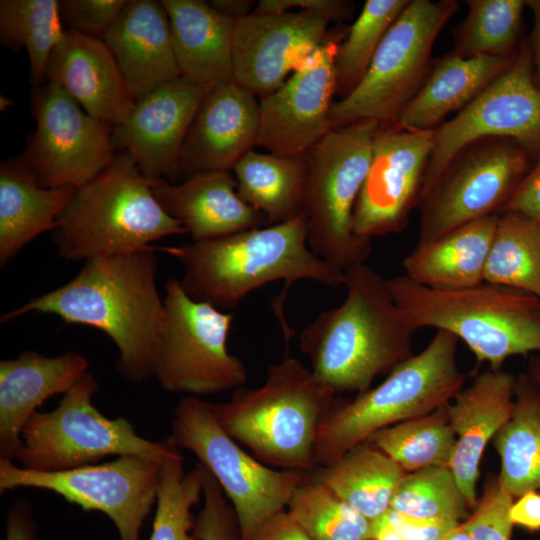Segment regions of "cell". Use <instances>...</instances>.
<instances>
[{"mask_svg": "<svg viewBox=\"0 0 540 540\" xmlns=\"http://www.w3.org/2000/svg\"><path fill=\"white\" fill-rule=\"evenodd\" d=\"M5 540H36L34 521L27 503L17 501L11 506Z\"/></svg>", "mask_w": 540, "mask_h": 540, "instance_id": "681fc988", "label": "cell"}, {"mask_svg": "<svg viewBox=\"0 0 540 540\" xmlns=\"http://www.w3.org/2000/svg\"><path fill=\"white\" fill-rule=\"evenodd\" d=\"M335 395L298 359L284 357L267 367L261 386L239 387L229 401L211 407L224 431L259 461L310 473L316 469L318 428Z\"/></svg>", "mask_w": 540, "mask_h": 540, "instance_id": "277c9868", "label": "cell"}, {"mask_svg": "<svg viewBox=\"0 0 540 540\" xmlns=\"http://www.w3.org/2000/svg\"><path fill=\"white\" fill-rule=\"evenodd\" d=\"M232 170L239 195L265 216L269 226L304 214L307 156L265 154L252 149Z\"/></svg>", "mask_w": 540, "mask_h": 540, "instance_id": "4dcf8cb0", "label": "cell"}, {"mask_svg": "<svg viewBox=\"0 0 540 540\" xmlns=\"http://www.w3.org/2000/svg\"><path fill=\"white\" fill-rule=\"evenodd\" d=\"M503 211L520 213L540 222V160L500 210Z\"/></svg>", "mask_w": 540, "mask_h": 540, "instance_id": "bcb514c9", "label": "cell"}, {"mask_svg": "<svg viewBox=\"0 0 540 540\" xmlns=\"http://www.w3.org/2000/svg\"><path fill=\"white\" fill-rule=\"evenodd\" d=\"M103 41L135 101L181 77L162 1L128 0Z\"/></svg>", "mask_w": 540, "mask_h": 540, "instance_id": "484cf974", "label": "cell"}, {"mask_svg": "<svg viewBox=\"0 0 540 540\" xmlns=\"http://www.w3.org/2000/svg\"><path fill=\"white\" fill-rule=\"evenodd\" d=\"M286 510L312 540H373V521L313 477L297 487Z\"/></svg>", "mask_w": 540, "mask_h": 540, "instance_id": "8d00e7d4", "label": "cell"}, {"mask_svg": "<svg viewBox=\"0 0 540 540\" xmlns=\"http://www.w3.org/2000/svg\"><path fill=\"white\" fill-rule=\"evenodd\" d=\"M46 81L112 127L122 123L136 104L106 43L69 30L49 58Z\"/></svg>", "mask_w": 540, "mask_h": 540, "instance_id": "7402d4cb", "label": "cell"}, {"mask_svg": "<svg viewBox=\"0 0 540 540\" xmlns=\"http://www.w3.org/2000/svg\"><path fill=\"white\" fill-rule=\"evenodd\" d=\"M467 502L450 467L434 466L407 473L390 509L426 522H457L467 515Z\"/></svg>", "mask_w": 540, "mask_h": 540, "instance_id": "ab89813d", "label": "cell"}, {"mask_svg": "<svg viewBox=\"0 0 540 540\" xmlns=\"http://www.w3.org/2000/svg\"><path fill=\"white\" fill-rule=\"evenodd\" d=\"M99 389L88 371L63 394L49 412H35L21 433L17 461L21 467L41 472L69 470L93 464L106 456H138L164 463L180 448L169 436L150 441L139 436L123 417L110 419L93 404Z\"/></svg>", "mask_w": 540, "mask_h": 540, "instance_id": "ba28073f", "label": "cell"}, {"mask_svg": "<svg viewBox=\"0 0 540 540\" xmlns=\"http://www.w3.org/2000/svg\"><path fill=\"white\" fill-rule=\"evenodd\" d=\"M442 540H472L462 525L452 529Z\"/></svg>", "mask_w": 540, "mask_h": 540, "instance_id": "db71d44e", "label": "cell"}, {"mask_svg": "<svg viewBox=\"0 0 540 540\" xmlns=\"http://www.w3.org/2000/svg\"><path fill=\"white\" fill-rule=\"evenodd\" d=\"M153 377L172 393L203 396L244 386V363L227 349L233 314L192 299L180 280L165 284Z\"/></svg>", "mask_w": 540, "mask_h": 540, "instance_id": "7c38bea8", "label": "cell"}, {"mask_svg": "<svg viewBox=\"0 0 540 540\" xmlns=\"http://www.w3.org/2000/svg\"><path fill=\"white\" fill-rule=\"evenodd\" d=\"M171 439L192 452L222 487L232 505L240 540H251L271 515L287 508L308 473L276 470L249 455L220 426L211 403L195 396L175 406Z\"/></svg>", "mask_w": 540, "mask_h": 540, "instance_id": "30bf717a", "label": "cell"}, {"mask_svg": "<svg viewBox=\"0 0 540 540\" xmlns=\"http://www.w3.org/2000/svg\"><path fill=\"white\" fill-rule=\"evenodd\" d=\"M516 385L513 374L490 369L446 405L457 439L450 469L469 508L477 505L475 489L484 449L510 418Z\"/></svg>", "mask_w": 540, "mask_h": 540, "instance_id": "603a6c76", "label": "cell"}, {"mask_svg": "<svg viewBox=\"0 0 540 540\" xmlns=\"http://www.w3.org/2000/svg\"><path fill=\"white\" fill-rule=\"evenodd\" d=\"M77 188H43L18 157L0 164V266L40 234L54 231Z\"/></svg>", "mask_w": 540, "mask_h": 540, "instance_id": "83f0119b", "label": "cell"}, {"mask_svg": "<svg viewBox=\"0 0 540 540\" xmlns=\"http://www.w3.org/2000/svg\"><path fill=\"white\" fill-rule=\"evenodd\" d=\"M456 8L452 0L410 1L387 31L362 80L332 103L333 129L363 120L395 123L423 84L434 42Z\"/></svg>", "mask_w": 540, "mask_h": 540, "instance_id": "8fae6325", "label": "cell"}, {"mask_svg": "<svg viewBox=\"0 0 540 540\" xmlns=\"http://www.w3.org/2000/svg\"><path fill=\"white\" fill-rule=\"evenodd\" d=\"M127 0H61L59 12L65 30L103 40Z\"/></svg>", "mask_w": 540, "mask_h": 540, "instance_id": "ee69618b", "label": "cell"}, {"mask_svg": "<svg viewBox=\"0 0 540 540\" xmlns=\"http://www.w3.org/2000/svg\"><path fill=\"white\" fill-rule=\"evenodd\" d=\"M510 519L529 531L540 530V493L530 491L513 502L510 508Z\"/></svg>", "mask_w": 540, "mask_h": 540, "instance_id": "c3c4849f", "label": "cell"}, {"mask_svg": "<svg viewBox=\"0 0 540 540\" xmlns=\"http://www.w3.org/2000/svg\"><path fill=\"white\" fill-rule=\"evenodd\" d=\"M446 405L427 415L378 430L366 441L407 473L434 466L450 467L457 439Z\"/></svg>", "mask_w": 540, "mask_h": 540, "instance_id": "d590c367", "label": "cell"}, {"mask_svg": "<svg viewBox=\"0 0 540 540\" xmlns=\"http://www.w3.org/2000/svg\"><path fill=\"white\" fill-rule=\"evenodd\" d=\"M516 54L465 58L454 52L445 56L401 110L395 123L411 131L433 130L447 114L466 107L481 94L509 68Z\"/></svg>", "mask_w": 540, "mask_h": 540, "instance_id": "f546056e", "label": "cell"}, {"mask_svg": "<svg viewBox=\"0 0 540 540\" xmlns=\"http://www.w3.org/2000/svg\"><path fill=\"white\" fill-rule=\"evenodd\" d=\"M409 0H367L338 45L334 58L336 93L342 98L362 80L389 28Z\"/></svg>", "mask_w": 540, "mask_h": 540, "instance_id": "74e56055", "label": "cell"}, {"mask_svg": "<svg viewBox=\"0 0 540 540\" xmlns=\"http://www.w3.org/2000/svg\"><path fill=\"white\" fill-rule=\"evenodd\" d=\"M513 499L500 487L498 479L489 481L474 513L462 527L472 540H510Z\"/></svg>", "mask_w": 540, "mask_h": 540, "instance_id": "7bdbcfd3", "label": "cell"}, {"mask_svg": "<svg viewBox=\"0 0 540 540\" xmlns=\"http://www.w3.org/2000/svg\"><path fill=\"white\" fill-rule=\"evenodd\" d=\"M65 33L57 0H1L0 42L29 57L32 89L46 82L49 58Z\"/></svg>", "mask_w": 540, "mask_h": 540, "instance_id": "e575fe53", "label": "cell"}, {"mask_svg": "<svg viewBox=\"0 0 540 540\" xmlns=\"http://www.w3.org/2000/svg\"><path fill=\"white\" fill-rule=\"evenodd\" d=\"M329 20L308 11L252 12L234 24V81L259 99L278 89L327 39Z\"/></svg>", "mask_w": 540, "mask_h": 540, "instance_id": "d6986e66", "label": "cell"}, {"mask_svg": "<svg viewBox=\"0 0 540 540\" xmlns=\"http://www.w3.org/2000/svg\"><path fill=\"white\" fill-rule=\"evenodd\" d=\"M464 150L421 198L417 244L499 213L532 168L530 155L509 139Z\"/></svg>", "mask_w": 540, "mask_h": 540, "instance_id": "2e32d148", "label": "cell"}, {"mask_svg": "<svg viewBox=\"0 0 540 540\" xmlns=\"http://www.w3.org/2000/svg\"><path fill=\"white\" fill-rule=\"evenodd\" d=\"M373 540H412L410 537L393 527L384 515L373 521Z\"/></svg>", "mask_w": 540, "mask_h": 540, "instance_id": "f5cc1de1", "label": "cell"}, {"mask_svg": "<svg viewBox=\"0 0 540 540\" xmlns=\"http://www.w3.org/2000/svg\"><path fill=\"white\" fill-rule=\"evenodd\" d=\"M497 221L498 213L417 244L402 261L404 275L436 290H459L483 283Z\"/></svg>", "mask_w": 540, "mask_h": 540, "instance_id": "f1b7e54d", "label": "cell"}, {"mask_svg": "<svg viewBox=\"0 0 540 540\" xmlns=\"http://www.w3.org/2000/svg\"><path fill=\"white\" fill-rule=\"evenodd\" d=\"M526 6L533 14V28L530 37V51L532 55L533 80L540 89V0H528Z\"/></svg>", "mask_w": 540, "mask_h": 540, "instance_id": "f907efd6", "label": "cell"}, {"mask_svg": "<svg viewBox=\"0 0 540 540\" xmlns=\"http://www.w3.org/2000/svg\"><path fill=\"white\" fill-rule=\"evenodd\" d=\"M156 180L142 175L127 151L117 152L101 173L77 188L60 215L53 237L58 255L86 261L146 249L152 242L185 234L154 197Z\"/></svg>", "mask_w": 540, "mask_h": 540, "instance_id": "8992f818", "label": "cell"}, {"mask_svg": "<svg viewBox=\"0 0 540 540\" xmlns=\"http://www.w3.org/2000/svg\"><path fill=\"white\" fill-rule=\"evenodd\" d=\"M169 17L180 76L205 88L234 82L232 34L236 21L202 0H161Z\"/></svg>", "mask_w": 540, "mask_h": 540, "instance_id": "4316f807", "label": "cell"}, {"mask_svg": "<svg viewBox=\"0 0 540 540\" xmlns=\"http://www.w3.org/2000/svg\"><path fill=\"white\" fill-rule=\"evenodd\" d=\"M13 104V99L12 98H8L6 96H3L1 95L0 97V108H1V111L7 109L9 106H11Z\"/></svg>", "mask_w": 540, "mask_h": 540, "instance_id": "11a10c76", "label": "cell"}, {"mask_svg": "<svg viewBox=\"0 0 540 540\" xmlns=\"http://www.w3.org/2000/svg\"><path fill=\"white\" fill-rule=\"evenodd\" d=\"M493 137L515 141L540 160V89L533 80L529 44L522 45L509 68L456 117L434 129L421 198L464 149Z\"/></svg>", "mask_w": 540, "mask_h": 540, "instance_id": "4fadbf2b", "label": "cell"}, {"mask_svg": "<svg viewBox=\"0 0 540 540\" xmlns=\"http://www.w3.org/2000/svg\"><path fill=\"white\" fill-rule=\"evenodd\" d=\"M342 34H333L274 92L259 101L256 146L285 156H307L333 130L334 58Z\"/></svg>", "mask_w": 540, "mask_h": 540, "instance_id": "ac0fdd59", "label": "cell"}, {"mask_svg": "<svg viewBox=\"0 0 540 540\" xmlns=\"http://www.w3.org/2000/svg\"><path fill=\"white\" fill-rule=\"evenodd\" d=\"M468 14L457 29L459 55L512 57L526 1L469 0Z\"/></svg>", "mask_w": 540, "mask_h": 540, "instance_id": "f35d334b", "label": "cell"}, {"mask_svg": "<svg viewBox=\"0 0 540 540\" xmlns=\"http://www.w3.org/2000/svg\"><path fill=\"white\" fill-rule=\"evenodd\" d=\"M204 504L195 520L194 535L197 540H240L237 517L225 493L211 474L199 462Z\"/></svg>", "mask_w": 540, "mask_h": 540, "instance_id": "b9f144b4", "label": "cell"}, {"mask_svg": "<svg viewBox=\"0 0 540 540\" xmlns=\"http://www.w3.org/2000/svg\"><path fill=\"white\" fill-rule=\"evenodd\" d=\"M183 266L180 283L194 300L219 310L235 308L270 282L308 279L338 288L344 271L316 256L307 242L303 214L290 221L224 237L163 248Z\"/></svg>", "mask_w": 540, "mask_h": 540, "instance_id": "3957f363", "label": "cell"}, {"mask_svg": "<svg viewBox=\"0 0 540 540\" xmlns=\"http://www.w3.org/2000/svg\"><path fill=\"white\" fill-rule=\"evenodd\" d=\"M457 344L456 336L437 330L424 350L393 368L381 384L335 403L318 428L316 468L335 463L376 431L427 415L454 398L464 383Z\"/></svg>", "mask_w": 540, "mask_h": 540, "instance_id": "52a82bcc", "label": "cell"}, {"mask_svg": "<svg viewBox=\"0 0 540 540\" xmlns=\"http://www.w3.org/2000/svg\"><path fill=\"white\" fill-rule=\"evenodd\" d=\"M312 477L325 484L371 521L390 510L407 472L380 449L365 441L335 463L317 467Z\"/></svg>", "mask_w": 540, "mask_h": 540, "instance_id": "d6a6232c", "label": "cell"}, {"mask_svg": "<svg viewBox=\"0 0 540 540\" xmlns=\"http://www.w3.org/2000/svg\"><path fill=\"white\" fill-rule=\"evenodd\" d=\"M152 192L195 242L269 226L265 216L241 198L229 171L195 173L180 184L157 179Z\"/></svg>", "mask_w": 540, "mask_h": 540, "instance_id": "d4e9b609", "label": "cell"}, {"mask_svg": "<svg viewBox=\"0 0 540 540\" xmlns=\"http://www.w3.org/2000/svg\"><path fill=\"white\" fill-rule=\"evenodd\" d=\"M433 138L434 129L411 131L396 123L379 125L353 212L357 237L371 241L406 228L411 211L420 203Z\"/></svg>", "mask_w": 540, "mask_h": 540, "instance_id": "e0dca14e", "label": "cell"}, {"mask_svg": "<svg viewBox=\"0 0 540 540\" xmlns=\"http://www.w3.org/2000/svg\"><path fill=\"white\" fill-rule=\"evenodd\" d=\"M203 495L198 467L185 471L181 453L161 465L149 540H197L192 508Z\"/></svg>", "mask_w": 540, "mask_h": 540, "instance_id": "60d3db41", "label": "cell"}, {"mask_svg": "<svg viewBox=\"0 0 540 540\" xmlns=\"http://www.w3.org/2000/svg\"><path fill=\"white\" fill-rule=\"evenodd\" d=\"M380 123L358 121L331 130L307 155L304 206L310 250L345 270L368 259L371 241L353 230L354 207L367 176Z\"/></svg>", "mask_w": 540, "mask_h": 540, "instance_id": "9c48e42d", "label": "cell"}, {"mask_svg": "<svg viewBox=\"0 0 540 540\" xmlns=\"http://www.w3.org/2000/svg\"><path fill=\"white\" fill-rule=\"evenodd\" d=\"M343 302L303 328L300 350L312 373L336 393H359L410 358L415 330L393 299L387 279L355 263L344 270Z\"/></svg>", "mask_w": 540, "mask_h": 540, "instance_id": "7a4b0ae2", "label": "cell"}, {"mask_svg": "<svg viewBox=\"0 0 540 540\" xmlns=\"http://www.w3.org/2000/svg\"><path fill=\"white\" fill-rule=\"evenodd\" d=\"M161 465L138 456H120L102 464L41 472L0 459V492L23 487L52 491L83 510L106 514L121 540H139L143 522L156 503Z\"/></svg>", "mask_w": 540, "mask_h": 540, "instance_id": "9a60e30c", "label": "cell"}, {"mask_svg": "<svg viewBox=\"0 0 540 540\" xmlns=\"http://www.w3.org/2000/svg\"><path fill=\"white\" fill-rule=\"evenodd\" d=\"M350 3L341 0H260L254 12L282 13L292 8H301L320 15L330 21H343L349 16Z\"/></svg>", "mask_w": 540, "mask_h": 540, "instance_id": "f6af8a7d", "label": "cell"}, {"mask_svg": "<svg viewBox=\"0 0 540 540\" xmlns=\"http://www.w3.org/2000/svg\"><path fill=\"white\" fill-rule=\"evenodd\" d=\"M387 285L415 331L432 327L451 333L491 369H501L511 356L540 351V298L535 295L488 282L436 290L404 274L387 279Z\"/></svg>", "mask_w": 540, "mask_h": 540, "instance_id": "5b68a950", "label": "cell"}, {"mask_svg": "<svg viewBox=\"0 0 540 540\" xmlns=\"http://www.w3.org/2000/svg\"><path fill=\"white\" fill-rule=\"evenodd\" d=\"M155 251L151 246L88 259L69 282L2 315L1 323L38 312L97 328L119 350V374L134 383L148 380L164 318Z\"/></svg>", "mask_w": 540, "mask_h": 540, "instance_id": "6da1fadb", "label": "cell"}, {"mask_svg": "<svg viewBox=\"0 0 540 540\" xmlns=\"http://www.w3.org/2000/svg\"><path fill=\"white\" fill-rule=\"evenodd\" d=\"M210 89L179 77L136 101L130 115L113 127L115 152L127 151L141 174L152 180L182 172L186 135Z\"/></svg>", "mask_w": 540, "mask_h": 540, "instance_id": "ffe728a7", "label": "cell"}, {"mask_svg": "<svg viewBox=\"0 0 540 540\" xmlns=\"http://www.w3.org/2000/svg\"><path fill=\"white\" fill-rule=\"evenodd\" d=\"M89 371L85 356L66 352L47 357L23 351L0 362V459H17L21 433L47 399L65 394Z\"/></svg>", "mask_w": 540, "mask_h": 540, "instance_id": "cb8c5ba5", "label": "cell"}, {"mask_svg": "<svg viewBox=\"0 0 540 540\" xmlns=\"http://www.w3.org/2000/svg\"><path fill=\"white\" fill-rule=\"evenodd\" d=\"M538 373L540 374V367L537 369Z\"/></svg>", "mask_w": 540, "mask_h": 540, "instance_id": "9f6ffc18", "label": "cell"}, {"mask_svg": "<svg viewBox=\"0 0 540 540\" xmlns=\"http://www.w3.org/2000/svg\"><path fill=\"white\" fill-rule=\"evenodd\" d=\"M209 3L217 12L234 21L251 14L256 7L252 0H211Z\"/></svg>", "mask_w": 540, "mask_h": 540, "instance_id": "816d5d0a", "label": "cell"}, {"mask_svg": "<svg viewBox=\"0 0 540 540\" xmlns=\"http://www.w3.org/2000/svg\"><path fill=\"white\" fill-rule=\"evenodd\" d=\"M500 487L513 498L540 490V374L517 380L514 407L494 436Z\"/></svg>", "mask_w": 540, "mask_h": 540, "instance_id": "1f68e13d", "label": "cell"}, {"mask_svg": "<svg viewBox=\"0 0 540 540\" xmlns=\"http://www.w3.org/2000/svg\"><path fill=\"white\" fill-rule=\"evenodd\" d=\"M251 540H312L286 509L267 518Z\"/></svg>", "mask_w": 540, "mask_h": 540, "instance_id": "7dc6e473", "label": "cell"}, {"mask_svg": "<svg viewBox=\"0 0 540 540\" xmlns=\"http://www.w3.org/2000/svg\"><path fill=\"white\" fill-rule=\"evenodd\" d=\"M259 123V101L252 92L235 81L211 88L186 135L181 171L188 176L230 171L256 146Z\"/></svg>", "mask_w": 540, "mask_h": 540, "instance_id": "44dd1931", "label": "cell"}, {"mask_svg": "<svg viewBox=\"0 0 540 540\" xmlns=\"http://www.w3.org/2000/svg\"><path fill=\"white\" fill-rule=\"evenodd\" d=\"M36 128L19 156L39 186L78 188L113 160V127L90 116L66 92L46 81L31 92Z\"/></svg>", "mask_w": 540, "mask_h": 540, "instance_id": "5bb4252c", "label": "cell"}, {"mask_svg": "<svg viewBox=\"0 0 540 540\" xmlns=\"http://www.w3.org/2000/svg\"><path fill=\"white\" fill-rule=\"evenodd\" d=\"M484 282L540 298V222L515 212L498 213Z\"/></svg>", "mask_w": 540, "mask_h": 540, "instance_id": "836d02e7", "label": "cell"}]
</instances>
